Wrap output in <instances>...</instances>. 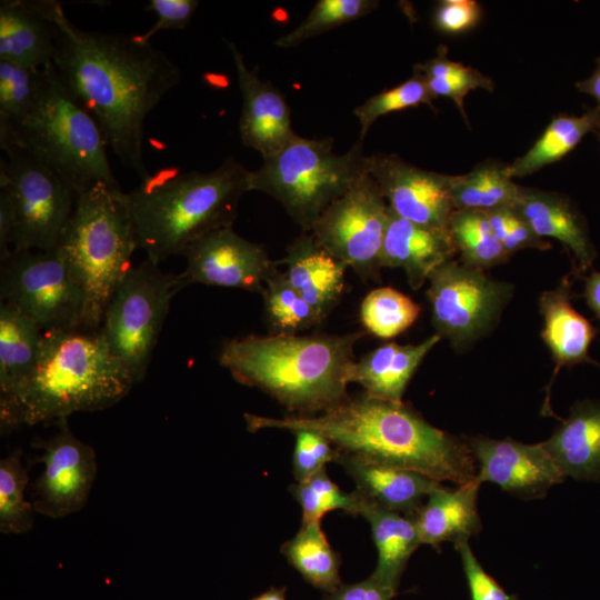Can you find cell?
Returning <instances> with one entry per match:
<instances>
[{
	"instance_id": "e575fe53",
	"label": "cell",
	"mask_w": 600,
	"mask_h": 600,
	"mask_svg": "<svg viewBox=\"0 0 600 600\" xmlns=\"http://www.w3.org/2000/svg\"><path fill=\"white\" fill-rule=\"evenodd\" d=\"M413 71L423 76L434 99L438 97L452 99L466 121L464 97L472 90L492 91L494 87L493 81L479 70L451 60L446 46L438 48L436 57L424 63L416 64Z\"/></svg>"
},
{
	"instance_id": "30bf717a",
	"label": "cell",
	"mask_w": 600,
	"mask_h": 600,
	"mask_svg": "<svg viewBox=\"0 0 600 600\" xmlns=\"http://www.w3.org/2000/svg\"><path fill=\"white\" fill-rule=\"evenodd\" d=\"M0 187L9 193L14 232L12 250H56L73 212L76 194L49 168L20 148L3 149Z\"/></svg>"
},
{
	"instance_id": "e0dca14e",
	"label": "cell",
	"mask_w": 600,
	"mask_h": 600,
	"mask_svg": "<svg viewBox=\"0 0 600 600\" xmlns=\"http://www.w3.org/2000/svg\"><path fill=\"white\" fill-rule=\"evenodd\" d=\"M477 463L476 481L492 482L522 499L543 498L562 482L563 474L542 442L522 443L512 439L467 438Z\"/></svg>"
},
{
	"instance_id": "c3c4849f",
	"label": "cell",
	"mask_w": 600,
	"mask_h": 600,
	"mask_svg": "<svg viewBox=\"0 0 600 600\" xmlns=\"http://www.w3.org/2000/svg\"><path fill=\"white\" fill-rule=\"evenodd\" d=\"M14 216L9 193L0 187V260L3 261L12 252Z\"/></svg>"
},
{
	"instance_id": "3957f363",
	"label": "cell",
	"mask_w": 600,
	"mask_h": 600,
	"mask_svg": "<svg viewBox=\"0 0 600 600\" xmlns=\"http://www.w3.org/2000/svg\"><path fill=\"white\" fill-rule=\"evenodd\" d=\"M356 331L334 336L270 334L226 340L218 362L233 379L258 388L297 416L323 412L347 399Z\"/></svg>"
},
{
	"instance_id": "ba28073f",
	"label": "cell",
	"mask_w": 600,
	"mask_h": 600,
	"mask_svg": "<svg viewBox=\"0 0 600 600\" xmlns=\"http://www.w3.org/2000/svg\"><path fill=\"white\" fill-rule=\"evenodd\" d=\"M332 139L296 136L249 174V190L278 200L304 233L321 213L368 172V156L358 140L346 153L333 150Z\"/></svg>"
},
{
	"instance_id": "7402d4cb",
	"label": "cell",
	"mask_w": 600,
	"mask_h": 600,
	"mask_svg": "<svg viewBox=\"0 0 600 600\" xmlns=\"http://www.w3.org/2000/svg\"><path fill=\"white\" fill-rule=\"evenodd\" d=\"M571 284L572 281L567 276L556 288L542 292L539 299L543 319L541 338L556 363L542 408V412L550 416L554 414L549 406L550 388L560 369L586 362L598 364L589 356V348L597 331L571 304Z\"/></svg>"
},
{
	"instance_id": "bcb514c9",
	"label": "cell",
	"mask_w": 600,
	"mask_h": 600,
	"mask_svg": "<svg viewBox=\"0 0 600 600\" xmlns=\"http://www.w3.org/2000/svg\"><path fill=\"white\" fill-rule=\"evenodd\" d=\"M197 0H150L147 10L158 17L156 23L143 34V40L150 41L157 32L168 29H183L190 22L196 9Z\"/></svg>"
},
{
	"instance_id": "8992f818",
	"label": "cell",
	"mask_w": 600,
	"mask_h": 600,
	"mask_svg": "<svg viewBox=\"0 0 600 600\" xmlns=\"http://www.w3.org/2000/svg\"><path fill=\"white\" fill-rule=\"evenodd\" d=\"M2 149L24 150L63 180L77 196L99 183L120 187L107 157L108 142L91 113L53 64L41 69L28 113L0 136Z\"/></svg>"
},
{
	"instance_id": "8fae6325",
	"label": "cell",
	"mask_w": 600,
	"mask_h": 600,
	"mask_svg": "<svg viewBox=\"0 0 600 600\" xmlns=\"http://www.w3.org/2000/svg\"><path fill=\"white\" fill-rule=\"evenodd\" d=\"M0 298L42 331L80 329L83 296L58 249L12 250L1 261Z\"/></svg>"
},
{
	"instance_id": "8d00e7d4",
	"label": "cell",
	"mask_w": 600,
	"mask_h": 600,
	"mask_svg": "<svg viewBox=\"0 0 600 600\" xmlns=\"http://www.w3.org/2000/svg\"><path fill=\"white\" fill-rule=\"evenodd\" d=\"M28 474L19 451L0 461V531L9 534L28 532L34 521L33 503L26 500Z\"/></svg>"
},
{
	"instance_id": "7bdbcfd3",
	"label": "cell",
	"mask_w": 600,
	"mask_h": 600,
	"mask_svg": "<svg viewBox=\"0 0 600 600\" xmlns=\"http://www.w3.org/2000/svg\"><path fill=\"white\" fill-rule=\"evenodd\" d=\"M494 236L511 256L522 249L547 250L551 244L538 237L513 207L487 212Z\"/></svg>"
},
{
	"instance_id": "1f68e13d",
	"label": "cell",
	"mask_w": 600,
	"mask_h": 600,
	"mask_svg": "<svg viewBox=\"0 0 600 600\" xmlns=\"http://www.w3.org/2000/svg\"><path fill=\"white\" fill-rule=\"evenodd\" d=\"M281 552L312 587L331 593L342 584L340 558L320 522L301 523L297 534L281 546Z\"/></svg>"
},
{
	"instance_id": "cb8c5ba5",
	"label": "cell",
	"mask_w": 600,
	"mask_h": 600,
	"mask_svg": "<svg viewBox=\"0 0 600 600\" xmlns=\"http://www.w3.org/2000/svg\"><path fill=\"white\" fill-rule=\"evenodd\" d=\"M56 28L42 1L0 2V60L43 69L53 64Z\"/></svg>"
},
{
	"instance_id": "ac0fdd59",
	"label": "cell",
	"mask_w": 600,
	"mask_h": 600,
	"mask_svg": "<svg viewBox=\"0 0 600 600\" xmlns=\"http://www.w3.org/2000/svg\"><path fill=\"white\" fill-rule=\"evenodd\" d=\"M242 96L239 133L244 146L267 158L283 148L297 133L291 127V112L283 94L263 81L257 68L249 69L237 46L228 42Z\"/></svg>"
},
{
	"instance_id": "ab89813d",
	"label": "cell",
	"mask_w": 600,
	"mask_h": 600,
	"mask_svg": "<svg viewBox=\"0 0 600 600\" xmlns=\"http://www.w3.org/2000/svg\"><path fill=\"white\" fill-rule=\"evenodd\" d=\"M41 69L0 60V136L13 128L32 107Z\"/></svg>"
},
{
	"instance_id": "836d02e7",
	"label": "cell",
	"mask_w": 600,
	"mask_h": 600,
	"mask_svg": "<svg viewBox=\"0 0 600 600\" xmlns=\"http://www.w3.org/2000/svg\"><path fill=\"white\" fill-rule=\"evenodd\" d=\"M264 317L273 334H297L321 323L311 306L278 269L262 291Z\"/></svg>"
},
{
	"instance_id": "83f0119b",
	"label": "cell",
	"mask_w": 600,
	"mask_h": 600,
	"mask_svg": "<svg viewBox=\"0 0 600 600\" xmlns=\"http://www.w3.org/2000/svg\"><path fill=\"white\" fill-rule=\"evenodd\" d=\"M43 331L17 308L0 304V417L4 416L31 377Z\"/></svg>"
},
{
	"instance_id": "74e56055",
	"label": "cell",
	"mask_w": 600,
	"mask_h": 600,
	"mask_svg": "<svg viewBox=\"0 0 600 600\" xmlns=\"http://www.w3.org/2000/svg\"><path fill=\"white\" fill-rule=\"evenodd\" d=\"M289 491L301 506V523L321 522L322 517L333 510L360 516L364 503V499L356 491L349 493L341 490L329 478L326 469L291 484Z\"/></svg>"
},
{
	"instance_id": "4316f807",
	"label": "cell",
	"mask_w": 600,
	"mask_h": 600,
	"mask_svg": "<svg viewBox=\"0 0 600 600\" xmlns=\"http://www.w3.org/2000/svg\"><path fill=\"white\" fill-rule=\"evenodd\" d=\"M440 340L441 337L434 333L417 344H382L354 362L350 382L360 384L368 396L402 402L412 376Z\"/></svg>"
},
{
	"instance_id": "60d3db41",
	"label": "cell",
	"mask_w": 600,
	"mask_h": 600,
	"mask_svg": "<svg viewBox=\"0 0 600 600\" xmlns=\"http://www.w3.org/2000/svg\"><path fill=\"white\" fill-rule=\"evenodd\" d=\"M433 99L423 76L414 71L408 80L370 97L354 108L353 113L361 128L359 140L363 141L370 127L378 118L422 103L432 106Z\"/></svg>"
},
{
	"instance_id": "9a60e30c",
	"label": "cell",
	"mask_w": 600,
	"mask_h": 600,
	"mask_svg": "<svg viewBox=\"0 0 600 600\" xmlns=\"http://www.w3.org/2000/svg\"><path fill=\"white\" fill-rule=\"evenodd\" d=\"M51 438L32 442L41 449L44 464L33 484L37 513L58 519L80 511L89 498L97 474L94 450L70 431L67 420Z\"/></svg>"
},
{
	"instance_id": "7dc6e473",
	"label": "cell",
	"mask_w": 600,
	"mask_h": 600,
	"mask_svg": "<svg viewBox=\"0 0 600 600\" xmlns=\"http://www.w3.org/2000/svg\"><path fill=\"white\" fill-rule=\"evenodd\" d=\"M397 592L377 581L372 576L367 579L341 584L322 600H392Z\"/></svg>"
},
{
	"instance_id": "f6af8a7d",
	"label": "cell",
	"mask_w": 600,
	"mask_h": 600,
	"mask_svg": "<svg viewBox=\"0 0 600 600\" xmlns=\"http://www.w3.org/2000/svg\"><path fill=\"white\" fill-rule=\"evenodd\" d=\"M481 16V6L474 0H443L436 8L433 22L439 31L457 34L476 27Z\"/></svg>"
},
{
	"instance_id": "2e32d148",
	"label": "cell",
	"mask_w": 600,
	"mask_h": 600,
	"mask_svg": "<svg viewBox=\"0 0 600 600\" xmlns=\"http://www.w3.org/2000/svg\"><path fill=\"white\" fill-rule=\"evenodd\" d=\"M368 172L396 214L447 229L454 211L450 198L452 174L424 170L396 154L384 153L368 156Z\"/></svg>"
},
{
	"instance_id": "603a6c76",
	"label": "cell",
	"mask_w": 600,
	"mask_h": 600,
	"mask_svg": "<svg viewBox=\"0 0 600 600\" xmlns=\"http://www.w3.org/2000/svg\"><path fill=\"white\" fill-rule=\"evenodd\" d=\"M294 290L311 306L321 322L339 303L348 267L322 249L310 233L294 239L280 261Z\"/></svg>"
},
{
	"instance_id": "7a4b0ae2",
	"label": "cell",
	"mask_w": 600,
	"mask_h": 600,
	"mask_svg": "<svg viewBox=\"0 0 600 600\" xmlns=\"http://www.w3.org/2000/svg\"><path fill=\"white\" fill-rule=\"evenodd\" d=\"M251 432L309 430L326 437L339 451L410 469L458 486L471 482L477 463L467 442L429 423L402 402L367 393L348 397L317 414L282 418L244 413Z\"/></svg>"
},
{
	"instance_id": "f5cc1de1",
	"label": "cell",
	"mask_w": 600,
	"mask_h": 600,
	"mask_svg": "<svg viewBox=\"0 0 600 600\" xmlns=\"http://www.w3.org/2000/svg\"><path fill=\"white\" fill-rule=\"evenodd\" d=\"M594 132L597 133V136L599 137V140H600V124H599V127L597 128V130Z\"/></svg>"
},
{
	"instance_id": "d6a6232c",
	"label": "cell",
	"mask_w": 600,
	"mask_h": 600,
	"mask_svg": "<svg viewBox=\"0 0 600 600\" xmlns=\"http://www.w3.org/2000/svg\"><path fill=\"white\" fill-rule=\"evenodd\" d=\"M447 229L460 261L471 268L486 270L510 257L494 236L484 211L454 210Z\"/></svg>"
},
{
	"instance_id": "484cf974",
	"label": "cell",
	"mask_w": 600,
	"mask_h": 600,
	"mask_svg": "<svg viewBox=\"0 0 600 600\" xmlns=\"http://www.w3.org/2000/svg\"><path fill=\"white\" fill-rule=\"evenodd\" d=\"M479 487L474 479L453 490L441 483L433 488L414 516L421 544L440 550L446 541H468L477 534L481 529Z\"/></svg>"
},
{
	"instance_id": "5b68a950",
	"label": "cell",
	"mask_w": 600,
	"mask_h": 600,
	"mask_svg": "<svg viewBox=\"0 0 600 600\" xmlns=\"http://www.w3.org/2000/svg\"><path fill=\"white\" fill-rule=\"evenodd\" d=\"M136 384L99 330L43 331L36 368L1 430L20 424L57 423L80 411L112 407Z\"/></svg>"
},
{
	"instance_id": "4dcf8cb0",
	"label": "cell",
	"mask_w": 600,
	"mask_h": 600,
	"mask_svg": "<svg viewBox=\"0 0 600 600\" xmlns=\"http://www.w3.org/2000/svg\"><path fill=\"white\" fill-rule=\"evenodd\" d=\"M520 186L510 164L487 160L466 174L453 176L450 198L454 210L491 211L513 207Z\"/></svg>"
},
{
	"instance_id": "6da1fadb",
	"label": "cell",
	"mask_w": 600,
	"mask_h": 600,
	"mask_svg": "<svg viewBox=\"0 0 600 600\" xmlns=\"http://www.w3.org/2000/svg\"><path fill=\"white\" fill-rule=\"evenodd\" d=\"M42 3L56 28L54 68L97 120L119 161L146 179L144 123L180 81L178 66L141 36L86 31L59 2Z\"/></svg>"
},
{
	"instance_id": "9c48e42d",
	"label": "cell",
	"mask_w": 600,
	"mask_h": 600,
	"mask_svg": "<svg viewBox=\"0 0 600 600\" xmlns=\"http://www.w3.org/2000/svg\"><path fill=\"white\" fill-rule=\"evenodd\" d=\"M178 291V274L166 273L147 259L129 270L108 303L100 331L134 383L147 374L170 301Z\"/></svg>"
},
{
	"instance_id": "d590c367",
	"label": "cell",
	"mask_w": 600,
	"mask_h": 600,
	"mask_svg": "<svg viewBox=\"0 0 600 600\" xmlns=\"http://www.w3.org/2000/svg\"><path fill=\"white\" fill-rule=\"evenodd\" d=\"M420 311V304L410 297L391 287H381L363 298L360 321L369 333L391 339L409 329Z\"/></svg>"
},
{
	"instance_id": "ee69618b",
	"label": "cell",
	"mask_w": 600,
	"mask_h": 600,
	"mask_svg": "<svg viewBox=\"0 0 600 600\" xmlns=\"http://www.w3.org/2000/svg\"><path fill=\"white\" fill-rule=\"evenodd\" d=\"M459 552L462 569L468 583L471 600H519L517 596L507 593L503 588L484 571L472 552L468 541L454 543Z\"/></svg>"
},
{
	"instance_id": "277c9868",
	"label": "cell",
	"mask_w": 600,
	"mask_h": 600,
	"mask_svg": "<svg viewBox=\"0 0 600 600\" xmlns=\"http://www.w3.org/2000/svg\"><path fill=\"white\" fill-rule=\"evenodd\" d=\"M250 171L227 158L208 172L163 168L126 192L138 248L156 264L204 236L231 228Z\"/></svg>"
},
{
	"instance_id": "d6986e66",
	"label": "cell",
	"mask_w": 600,
	"mask_h": 600,
	"mask_svg": "<svg viewBox=\"0 0 600 600\" xmlns=\"http://www.w3.org/2000/svg\"><path fill=\"white\" fill-rule=\"evenodd\" d=\"M456 253L448 229L409 221L389 208L381 266L402 269L411 289H420Z\"/></svg>"
},
{
	"instance_id": "f907efd6",
	"label": "cell",
	"mask_w": 600,
	"mask_h": 600,
	"mask_svg": "<svg viewBox=\"0 0 600 600\" xmlns=\"http://www.w3.org/2000/svg\"><path fill=\"white\" fill-rule=\"evenodd\" d=\"M577 89L594 98L600 106V57L596 60V68L592 74L576 83Z\"/></svg>"
},
{
	"instance_id": "d4e9b609",
	"label": "cell",
	"mask_w": 600,
	"mask_h": 600,
	"mask_svg": "<svg viewBox=\"0 0 600 600\" xmlns=\"http://www.w3.org/2000/svg\"><path fill=\"white\" fill-rule=\"evenodd\" d=\"M542 444L563 477L600 481V399L574 403Z\"/></svg>"
},
{
	"instance_id": "f1b7e54d",
	"label": "cell",
	"mask_w": 600,
	"mask_h": 600,
	"mask_svg": "<svg viewBox=\"0 0 600 600\" xmlns=\"http://www.w3.org/2000/svg\"><path fill=\"white\" fill-rule=\"evenodd\" d=\"M360 516L370 524L378 552L371 576L397 592L411 554L421 544L414 516L390 511L367 500Z\"/></svg>"
},
{
	"instance_id": "b9f144b4",
	"label": "cell",
	"mask_w": 600,
	"mask_h": 600,
	"mask_svg": "<svg viewBox=\"0 0 600 600\" xmlns=\"http://www.w3.org/2000/svg\"><path fill=\"white\" fill-rule=\"evenodd\" d=\"M292 470L297 482L303 481L336 462L339 450L322 434L309 430H296Z\"/></svg>"
},
{
	"instance_id": "44dd1931",
	"label": "cell",
	"mask_w": 600,
	"mask_h": 600,
	"mask_svg": "<svg viewBox=\"0 0 600 600\" xmlns=\"http://www.w3.org/2000/svg\"><path fill=\"white\" fill-rule=\"evenodd\" d=\"M513 208L538 237L560 241L573 256L579 271L592 267L597 251L588 223L569 197L520 186Z\"/></svg>"
},
{
	"instance_id": "816d5d0a",
	"label": "cell",
	"mask_w": 600,
	"mask_h": 600,
	"mask_svg": "<svg viewBox=\"0 0 600 600\" xmlns=\"http://www.w3.org/2000/svg\"><path fill=\"white\" fill-rule=\"evenodd\" d=\"M286 587H271L266 592L252 598L251 600H286Z\"/></svg>"
},
{
	"instance_id": "f35d334b",
	"label": "cell",
	"mask_w": 600,
	"mask_h": 600,
	"mask_svg": "<svg viewBox=\"0 0 600 600\" xmlns=\"http://www.w3.org/2000/svg\"><path fill=\"white\" fill-rule=\"evenodd\" d=\"M379 6L374 0H319L293 30L276 41L280 48H292L338 26L359 19Z\"/></svg>"
},
{
	"instance_id": "52a82bcc",
	"label": "cell",
	"mask_w": 600,
	"mask_h": 600,
	"mask_svg": "<svg viewBox=\"0 0 600 600\" xmlns=\"http://www.w3.org/2000/svg\"><path fill=\"white\" fill-rule=\"evenodd\" d=\"M138 248L121 187L99 183L76 197L57 249L83 296L80 329L99 330L114 291Z\"/></svg>"
},
{
	"instance_id": "681fc988",
	"label": "cell",
	"mask_w": 600,
	"mask_h": 600,
	"mask_svg": "<svg viewBox=\"0 0 600 600\" xmlns=\"http://www.w3.org/2000/svg\"><path fill=\"white\" fill-rule=\"evenodd\" d=\"M583 297L600 322V271H592L584 278Z\"/></svg>"
},
{
	"instance_id": "ffe728a7",
	"label": "cell",
	"mask_w": 600,
	"mask_h": 600,
	"mask_svg": "<svg viewBox=\"0 0 600 600\" xmlns=\"http://www.w3.org/2000/svg\"><path fill=\"white\" fill-rule=\"evenodd\" d=\"M336 462L364 500L406 516H416L431 490L441 483L410 469L341 451Z\"/></svg>"
},
{
	"instance_id": "4fadbf2b",
	"label": "cell",
	"mask_w": 600,
	"mask_h": 600,
	"mask_svg": "<svg viewBox=\"0 0 600 600\" xmlns=\"http://www.w3.org/2000/svg\"><path fill=\"white\" fill-rule=\"evenodd\" d=\"M427 298L436 333L454 348L468 346L496 326L513 293V286L484 270L450 260L429 277Z\"/></svg>"
},
{
	"instance_id": "7c38bea8",
	"label": "cell",
	"mask_w": 600,
	"mask_h": 600,
	"mask_svg": "<svg viewBox=\"0 0 600 600\" xmlns=\"http://www.w3.org/2000/svg\"><path fill=\"white\" fill-rule=\"evenodd\" d=\"M388 212L377 182L366 172L328 206L308 233L363 281L378 280Z\"/></svg>"
},
{
	"instance_id": "f546056e",
	"label": "cell",
	"mask_w": 600,
	"mask_h": 600,
	"mask_svg": "<svg viewBox=\"0 0 600 600\" xmlns=\"http://www.w3.org/2000/svg\"><path fill=\"white\" fill-rule=\"evenodd\" d=\"M600 124V106L587 107L582 114H558L533 146L510 164L513 178L536 173L570 153L589 132Z\"/></svg>"
},
{
	"instance_id": "5bb4252c",
	"label": "cell",
	"mask_w": 600,
	"mask_h": 600,
	"mask_svg": "<svg viewBox=\"0 0 600 600\" xmlns=\"http://www.w3.org/2000/svg\"><path fill=\"white\" fill-rule=\"evenodd\" d=\"M182 256L187 266L178 274L180 290L202 283L262 293L266 281L277 270L263 246L244 239L232 227L204 236Z\"/></svg>"
}]
</instances>
